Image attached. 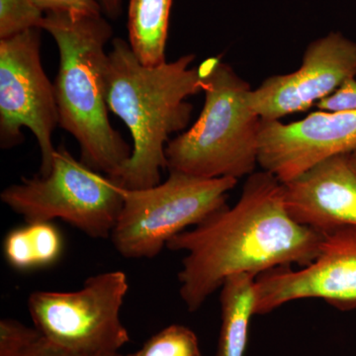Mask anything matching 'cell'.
<instances>
[{
  "mask_svg": "<svg viewBox=\"0 0 356 356\" xmlns=\"http://www.w3.org/2000/svg\"><path fill=\"white\" fill-rule=\"evenodd\" d=\"M323 240L324 234L290 217L282 182L264 170L248 177L236 205L178 234L166 248L186 254L179 295L187 310L196 312L232 276L257 278L277 267L308 266Z\"/></svg>",
  "mask_w": 356,
  "mask_h": 356,
  "instance_id": "obj_1",
  "label": "cell"
},
{
  "mask_svg": "<svg viewBox=\"0 0 356 356\" xmlns=\"http://www.w3.org/2000/svg\"><path fill=\"white\" fill-rule=\"evenodd\" d=\"M195 58L187 54L175 62L147 67L125 40L112 41L104 72L107 106L125 123L133 139L132 156L118 180L124 188L161 184L170 135L191 122L193 107L187 98L204 89L198 67H191Z\"/></svg>",
  "mask_w": 356,
  "mask_h": 356,
  "instance_id": "obj_2",
  "label": "cell"
},
{
  "mask_svg": "<svg viewBox=\"0 0 356 356\" xmlns=\"http://www.w3.org/2000/svg\"><path fill=\"white\" fill-rule=\"evenodd\" d=\"M41 29L60 54L54 84L58 126L77 140L83 163L118 181L132 149L109 120L104 72L111 26L102 15L51 13L44 14Z\"/></svg>",
  "mask_w": 356,
  "mask_h": 356,
  "instance_id": "obj_3",
  "label": "cell"
},
{
  "mask_svg": "<svg viewBox=\"0 0 356 356\" xmlns=\"http://www.w3.org/2000/svg\"><path fill=\"white\" fill-rule=\"evenodd\" d=\"M205 102L197 121L170 140L168 172L240 179L259 165L261 118L250 106V84L220 58L198 65Z\"/></svg>",
  "mask_w": 356,
  "mask_h": 356,
  "instance_id": "obj_4",
  "label": "cell"
},
{
  "mask_svg": "<svg viewBox=\"0 0 356 356\" xmlns=\"http://www.w3.org/2000/svg\"><path fill=\"white\" fill-rule=\"evenodd\" d=\"M238 179L202 178L170 172L165 181L145 189L124 188L112 245L126 259H154L178 234L227 205Z\"/></svg>",
  "mask_w": 356,
  "mask_h": 356,
  "instance_id": "obj_5",
  "label": "cell"
},
{
  "mask_svg": "<svg viewBox=\"0 0 356 356\" xmlns=\"http://www.w3.org/2000/svg\"><path fill=\"white\" fill-rule=\"evenodd\" d=\"M124 187L77 161L64 146L56 149L49 175L23 178L0 199L26 222L62 220L91 238H111L123 206Z\"/></svg>",
  "mask_w": 356,
  "mask_h": 356,
  "instance_id": "obj_6",
  "label": "cell"
},
{
  "mask_svg": "<svg viewBox=\"0 0 356 356\" xmlns=\"http://www.w3.org/2000/svg\"><path fill=\"white\" fill-rule=\"evenodd\" d=\"M129 291L121 270L90 276L76 291L32 292L28 312L34 327L48 343L81 353H120L130 341L121 321Z\"/></svg>",
  "mask_w": 356,
  "mask_h": 356,
  "instance_id": "obj_7",
  "label": "cell"
},
{
  "mask_svg": "<svg viewBox=\"0 0 356 356\" xmlns=\"http://www.w3.org/2000/svg\"><path fill=\"white\" fill-rule=\"evenodd\" d=\"M41 28L0 40V145L11 149L24 140L27 128L41 151L40 175L51 172L58 125L55 86L41 62Z\"/></svg>",
  "mask_w": 356,
  "mask_h": 356,
  "instance_id": "obj_8",
  "label": "cell"
},
{
  "mask_svg": "<svg viewBox=\"0 0 356 356\" xmlns=\"http://www.w3.org/2000/svg\"><path fill=\"white\" fill-rule=\"evenodd\" d=\"M309 298L323 299L339 310H355L356 226L325 233L318 257L303 268L277 267L255 278L254 315Z\"/></svg>",
  "mask_w": 356,
  "mask_h": 356,
  "instance_id": "obj_9",
  "label": "cell"
},
{
  "mask_svg": "<svg viewBox=\"0 0 356 356\" xmlns=\"http://www.w3.org/2000/svg\"><path fill=\"white\" fill-rule=\"evenodd\" d=\"M351 77H356V42L331 32L307 47L296 72L268 77L252 89L250 106L261 120H280L310 109Z\"/></svg>",
  "mask_w": 356,
  "mask_h": 356,
  "instance_id": "obj_10",
  "label": "cell"
},
{
  "mask_svg": "<svg viewBox=\"0 0 356 356\" xmlns=\"http://www.w3.org/2000/svg\"><path fill=\"white\" fill-rule=\"evenodd\" d=\"M355 149L356 111L313 112L288 124L261 121L259 165L282 184L325 159Z\"/></svg>",
  "mask_w": 356,
  "mask_h": 356,
  "instance_id": "obj_11",
  "label": "cell"
},
{
  "mask_svg": "<svg viewBox=\"0 0 356 356\" xmlns=\"http://www.w3.org/2000/svg\"><path fill=\"white\" fill-rule=\"evenodd\" d=\"M288 214L325 234L356 226V177L348 154L332 156L282 184Z\"/></svg>",
  "mask_w": 356,
  "mask_h": 356,
  "instance_id": "obj_12",
  "label": "cell"
},
{
  "mask_svg": "<svg viewBox=\"0 0 356 356\" xmlns=\"http://www.w3.org/2000/svg\"><path fill=\"white\" fill-rule=\"evenodd\" d=\"M255 278L232 276L221 288V330L216 356H245L248 330L254 316Z\"/></svg>",
  "mask_w": 356,
  "mask_h": 356,
  "instance_id": "obj_13",
  "label": "cell"
},
{
  "mask_svg": "<svg viewBox=\"0 0 356 356\" xmlns=\"http://www.w3.org/2000/svg\"><path fill=\"white\" fill-rule=\"evenodd\" d=\"M172 0H130L129 44L147 67L166 62L165 48Z\"/></svg>",
  "mask_w": 356,
  "mask_h": 356,
  "instance_id": "obj_14",
  "label": "cell"
},
{
  "mask_svg": "<svg viewBox=\"0 0 356 356\" xmlns=\"http://www.w3.org/2000/svg\"><path fill=\"white\" fill-rule=\"evenodd\" d=\"M63 250V236L53 222H27L9 232L3 241L6 261L20 271L53 266Z\"/></svg>",
  "mask_w": 356,
  "mask_h": 356,
  "instance_id": "obj_15",
  "label": "cell"
},
{
  "mask_svg": "<svg viewBox=\"0 0 356 356\" xmlns=\"http://www.w3.org/2000/svg\"><path fill=\"white\" fill-rule=\"evenodd\" d=\"M126 356H202L195 332L184 325H168Z\"/></svg>",
  "mask_w": 356,
  "mask_h": 356,
  "instance_id": "obj_16",
  "label": "cell"
},
{
  "mask_svg": "<svg viewBox=\"0 0 356 356\" xmlns=\"http://www.w3.org/2000/svg\"><path fill=\"white\" fill-rule=\"evenodd\" d=\"M44 17L31 0H0V40L41 28Z\"/></svg>",
  "mask_w": 356,
  "mask_h": 356,
  "instance_id": "obj_17",
  "label": "cell"
},
{
  "mask_svg": "<svg viewBox=\"0 0 356 356\" xmlns=\"http://www.w3.org/2000/svg\"><path fill=\"white\" fill-rule=\"evenodd\" d=\"M41 339L35 327H28L14 318L0 321V356H23Z\"/></svg>",
  "mask_w": 356,
  "mask_h": 356,
  "instance_id": "obj_18",
  "label": "cell"
},
{
  "mask_svg": "<svg viewBox=\"0 0 356 356\" xmlns=\"http://www.w3.org/2000/svg\"><path fill=\"white\" fill-rule=\"evenodd\" d=\"M320 111L329 113H343L356 111V79H346V81L331 95L317 103Z\"/></svg>",
  "mask_w": 356,
  "mask_h": 356,
  "instance_id": "obj_19",
  "label": "cell"
},
{
  "mask_svg": "<svg viewBox=\"0 0 356 356\" xmlns=\"http://www.w3.org/2000/svg\"><path fill=\"white\" fill-rule=\"evenodd\" d=\"M44 14L67 13L74 15H102V6L97 0H31Z\"/></svg>",
  "mask_w": 356,
  "mask_h": 356,
  "instance_id": "obj_20",
  "label": "cell"
},
{
  "mask_svg": "<svg viewBox=\"0 0 356 356\" xmlns=\"http://www.w3.org/2000/svg\"><path fill=\"white\" fill-rule=\"evenodd\" d=\"M23 356H126L121 355L120 353H74V351L63 350L54 346L42 337L41 341L38 343L26 353Z\"/></svg>",
  "mask_w": 356,
  "mask_h": 356,
  "instance_id": "obj_21",
  "label": "cell"
},
{
  "mask_svg": "<svg viewBox=\"0 0 356 356\" xmlns=\"http://www.w3.org/2000/svg\"><path fill=\"white\" fill-rule=\"evenodd\" d=\"M121 1L122 0H99V3L110 17L115 18L120 13Z\"/></svg>",
  "mask_w": 356,
  "mask_h": 356,
  "instance_id": "obj_22",
  "label": "cell"
},
{
  "mask_svg": "<svg viewBox=\"0 0 356 356\" xmlns=\"http://www.w3.org/2000/svg\"><path fill=\"white\" fill-rule=\"evenodd\" d=\"M348 161H350L351 170H353L356 177V149L353 153L348 154Z\"/></svg>",
  "mask_w": 356,
  "mask_h": 356,
  "instance_id": "obj_23",
  "label": "cell"
}]
</instances>
